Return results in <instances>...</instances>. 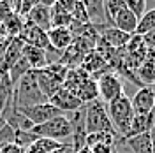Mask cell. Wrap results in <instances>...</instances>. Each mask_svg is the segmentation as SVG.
<instances>
[{
	"instance_id": "35",
	"label": "cell",
	"mask_w": 155,
	"mask_h": 153,
	"mask_svg": "<svg viewBox=\"0 0 155 153\" xmlns=\"http://www.w3.org/2000/svg\"><path fill=\"white\" fill-rule=\"evenodd\" d=\"M76 153H92V151H90V148H87V146H85V148H81V150H79V151H76Z\"/></svg>"
},
{
	"instance_id": "20",
	"label": "cell",
	"mask_w": 155,
	"mask_h": 153,
	"mask_svg": "<svg viewBox=\"0 0 155 153\" xmlns=\"http://www.w3.org/2000/svg\"><path fill=\"white\" fill-rule=\"evenodd\" d=\"M74 95L83 102V104H90L99 99V92H97V81L92 79V77H87L81 85L76 88Z\"/></svg>"
},
{
	"instance_id": "14",
	"label": "cell",
	"mask_w": 155,
	"mask_h": 153,
	"mask_svg": "<svg viewBox=\"0 0 155 153\" xmlns=\"http://www.w3.org/2000/svg\"><path fill=\"white\" fill-rule=\"evenodd\" d=\"M137 83L143 86H153L155 85V53L153 49H148L146 60L134 70Z\"/></svg>"
},
{
	"instance_id": "25",
	"label": "cell",
	"mask_w": 155,
	"mask_h": 153,
	"mask_svg": "<svg viewBox=\"0 0 155 153\" xmlns=\"http://www.w3.org/2000/svg\"><path fill=\"white\" fill-rule=\"evenodd\" d=\"M4 27L7 30V35L9 37H18L19 34H21V30H23V27H25V18H21V16L12 12L11 18L4 23Z\"/></svg>"
},
{
	"instance_id": "4",
	"label": "cell",
	"mask_w": 155,
	"mask_h": 153,
	"mask_svg": "<svg viewBox=\"0 0 155 153\" xmlns=\"http://www.w3.org/2000/svg\"><path fill=\"white\" fill-rule=\"evenodd\" d=\"M67 72H69V69L64 67L60 62L49 63L48 67H44L42 70H35L37 85L46 99H49L55 92H58L64 86V81L67 77Z\"/></svg>"
},
{
	"instance_id": "19",
	"label": "cell",
	"mask_w": 155,
	"mask_h": 153,
	"mask_svg": "<svg viewBox=\"0 0 155 153\" xmlns=\"http://www.w3.org/2000/svg\"><path fill=\"white\" fill-rule=\"evenodd\" d=\"M130 37H132V35L124 34V32H120V30L115 28V27H109V28H106V30L101 32V39L106 42L109 48H113V49L125 48L127 44H129V41H130Z\"/></svg>"
},
{
	"instance_id": "27",
	"label": "cell",
	"mask_w": 155,
	"mask_h": 153,
	"mask_svg": "<svg viewBox=\"0 0 155 153\" xmlns=\"http://www.w3.org/2000/svg\"><path fill=\"white\" fill-rule=\"evenodd\" d=\"M127 9L130 11L137 19L143 18V14L146 12V0H125Z\"/></svg>"
},
{
	"instance_id": "12",
	"label": "cell",
	"mask_w": 155,
	"mask_h": 153,
	"mask_svg": "<svg viewBox=\"0 0 155 153\" xmlns=\"http://www.w3.org/2000/svg\"><path fill=\"white\" fill-rule=\"evenodd\" d=\"M85 7H87V14H88V23L97 32H102V30L111 27L106 18V12H104V2L102 0H87Z\"/></svg>"
},
{
	"instance_id": "21",
	"label": "cell",
	"mask_w": 155,
	"mask_h": 153,
	"mask_svg": "<svg viewBox=\"0 0 155 153\" xmlns=\"http://www.w3.org/2000/svg\"><path fill=\"white\" fill-rule=\"evenodd\" d=\"M124 143L129 146V150L132 153H155L153 150V143H152V137L150 134H139V135H134L130 139H125Z\"/></svg>"
},
{
	"instance_id": "6",
	"label": "cell",
	"mask_w": 155,
	"mask_h": 153,
	"mask_svg": "<svg viewBox=\"0 0 155 153\" xmlns=\"http://www.w3.org/2000/svg\"><path fill=\"white\" fill-rule=\"evenodd\" d=\"M95 81H97L99 100H102L106 106L109 102H113L115 99L124 95V85H122L118 74H115V72H106V74L99 76Z\"/></svg>"
},
{
	"instance_id": "28",
	"label": "cell",
	"mask_w": 155,
	"mask_h": 153,
	"mask_svg": "<svg viewBox=\"0 0 155 153\" xmlns=\"http://www.w3.org/2000/svg\"><path fill=\"white\" fill-rule=\"evenodd\" d=\"M72 21L78 23H88V14H87V7H85V2H74V7H72Z\"/></svg>"
},
{
	"instance_id": "15",
	"label": "cell",
	"mask_w": 155,
	"mask_h": 153,
	"mask_svg": "<svg viewBox=\"0 0 155 153\" xmlns=\"http://www.w3.org/2000/svg\"><path fill=\"white\" fill-rule=\"evenodd\" d=\"M46 34H48L51 48L55 49V51H58V53L65 51L72 44V41H74L72 32L69 28H65V27H51Z\"/></svg>"
},
{
	"instance_id": "10",
	"label": "cell",
	"mask_w": 155,
	"mask_h": 153,
	"mask_svg": "<svg viewBox=\"0 0 155 153\" xmlns=\"http://www.w3.org/2000/svg\"><path fill=\"white\" fill-rule=\"evenodd\" d=\"M134 115H150L155 109V93L152 86H143L130 99Z\"/></svg>"
},
{
	"instance_id": "16",
	"label": "cell",
	"mask_w": 155,
	"mask_h": 153,
	"mask_svg": "<svg viewBox=\"0 0 155 153\" xmlns=\"http://www.w3.org/2000/svg\"><path fill=\"white\" fill-rule=\"evenodd\" d=\"M48 55H49L48 51L34 48V46H27V44L21 49V57L27 60V63L32 70H42L44 67H48L49 65Z\"/></svg>"
},
{
	"instance_id": "23",
	"label": "cell",
	"mask_w": 155,
	"mask_h": 153,
	"mask_svg": "<svg viewBox=\"0 0 155 153\" xmlns=\"http://www.w3.org/2000/svg\"><path fill=\"white\" fill-rule=\"evenodd\" d=\"M116 137L115 134H107V132H95V134H88L87 137V148H94L97 144H113L116 146Z\"/></svg>"
},
{
	"instance_id": "33",
	"label": "cell",
	"mask_w": 155,
	"mask_h": 153,
	"mask_svg": "<svg viewBox=\"0 0 155 153\" xmlns=\"http://www.w3.org/2000/svg\"><path fill=\"white\" fill-rule=\"evenodd\" d=\"M51 153H74L72 151V148H71V144L65 143V144H62L58 150H55V151H51Z\"/></svg>"
},
{
	"instance_id": "13",
	"label": "cell",
	"mask_w": 155,
	"mask_h": 153,
	"mask_svg": "<svg viewBox=\"0 0 155 153\" xmlns=\"http://www.w3.org/2000/svg\"><path fill=\"white\" fill-rule=\"evenodd\" d=\"M51 5H53V2H37L25 19L30 21L32 25L39 27L41 30L48 32L51 28Z\"/></svg>"
},
{
	"instance_id": "1",
	"label": "cell",
	"mask_w": 155,
	"mask_h": 153,
	"mask_svg": "<svg viewBox=\"0 0 155 153\" xmlns=\"http://www.w3.org/2000/svg\"><path fill=\"white\" fill-rule=\"evenodd\" d=\"M12 102L18 109H27L32 106L44 104L48 102V99L41 92L37 85V77L35 70H30L14 85V93H12Z\"/></svg>"
},
{
	"instance_id": "3",
	"label": "cell",
	"mask_w": 155,
	"mask_h": 153,
	"mask_svg": "<svg viewBox=\"0 0 155 153\" xmlns=\"http://www.w3.org/2000/svg\"><path fill=\"white\" fill-rule=\"evenodd\" d=\"M107 115L109 120L113 123V129L116 130V134L120 139H124L130 127V122L134 118V111H132V104H130V99L124 93L122 97L115 99L113 102L107 104Z\"/></svg>"
},
{
	"instance_id": "34",
	"label": "cell",
	"mask_w": 155,
	"mask_h": 153,
	"mask_svg": "<svg viewBox=\"0 0 155 153\" xmlns=\"http://www.w3.org/2000/svg\"><path fill=\"white\" fill-rule=\"evenodd\" d=\"M7 37H9V35H7V30H5V27H4V23H0V42L5 41Z\"/></svg>"
},
{
	"instance_id": "18",
	"label": "cell",
	"mask_w": 155,
	"mask_h": 153,
	"mask_svg": "<svg viewBox=\"0 0 155 153\" xmlns=\"http://www.w3.org/2000/svg\"><path fill=\"white\" fill-rule=\"evenodd\" d=\"M137 21H139V19L127 9V4H125V7L120 11V12L116 14V18L113 19V27L118 28L120 32H124V34L134 35L136 30H137Z\"/></svg>"
},
{
	"instance_id": "26",
	"label": "cell",
	"mask_w": 155,
	"mask_h": 153,
	"mask_svg": "<svg viewBox=\"0 0 155 153\" xmlns=\"http://www.w3.org/2000/svg\"><path fill=\"white\" fill-rule=\"evenodd\" d=\"M104 2V12L106 18L109 21V25L113 27V19L116 18V14L125 7V0H102Z\"/></svg>"
},
{
	"instance_id": "32",
	"label": "cell",
	"mask_w": 155,
	"mask_h": 153,
	"mask_svg": "<svg viewBox=\"0 0 155 153\" xmlns=\"http://www.w3.org/2000/svg\"><path fill=\"white\" fill-rule=\"evenodd\" d=\"M0 153H25V150L19 148L18 144H5L0 146Z\"/></svg>"
},
{
	"instance_id": "9",
	"label": "cell",
	"mask_w": 155,
	"mask_h": 153,
	"mask_svg": "<svg viewBox=\"0 0 155 153\" xmlns=\"http://www.w3.org/2000/svg\"><path fill=\"white\" fill-rule=\"evenodd\" d=\"M48 102L51 106H55L58 111H62L64 115H69V113H74V111H78V109H81L83 107V102L78 99L72 92H69V90H65L64 86L58 90V92H55L53 95L48 99Z\"/></svg>"
},
{
	"instance_id": "2",
	"label": "cell",
	"mask_w": 155,
	"mask_h": 153,
	"mask_svg": "<svg viewBox=\"0 0 155 153\" xmlns=\"http://www.w3.org/2000/svg\"><path fill=\"white\" fill-rule=\"evenodd\" d=\"M85 125H87L88 134H95V132H107V134H116L113 129V123L107 115V106L102 100H94L90 104H85Z\"/></svg>"
},
{
	"instance_id": "7",
	"label": "cell",
	"mask_w": 155,
	"mask_h": 153,
	"mask_svg": "<svg viewBox=\"0 0 155 153\" xmlns=\"http://www.w3.org/2000/svg\"><path fill=\"white\" fill-rule=\"evenodd\" d=\"M18 37L21 39L23 44H27V46H34V48L44 49V51H48V53H58V51H55V49L51 48L48 34H46L44 30H41L39 27L32 25L27 19H25V27H23V30H21V34H19Z\"/></svg>"
},
{
	"instance_id": "24",
	"label": "cell",
	"mask_w": 155,
	"mask_h": 153,
	"mask_svg": "<svg viewBox=\"0 0 155 153\" xmlns=\"http://www.w3.org/2000/svg\"><path fill=\"white\" fill-rule=\"evenodd\" d=\"M155 28V7L150 11H146L143 14V18L137 21V30H136V35H145L150 30Z\"/></svg>"
},
{
	"instance_id": "8",
	"label": "cell",
	"mask_w": 155,
	"mask_h": 153,
	"mask_svg": "<svg viewBox=\"0 0 155 153\" xmlns=\"http://www.w3.org/2000/svg\"><path fill=\"white\" fill-rule=\"evenodd\" d=\"M23 115L28 118L34 127L37 125H42L53 120V118H58V116H65L62 111H58L55 106H51L49 102H44V104H37V106H32V107H27V109H19Z\"/></svg>"
},
{
	"instance_id": "5",
	"label": "cell",
	"mask_w": 155,
	"mask_h": 153,
	"mask_svg": "<svg viewBox=\"0 0 155 153\" xmlns=\"http://www.w3.org/2000/svg\"><path fill=\"white\" fill-rule=\"evenodd\" d=\"M32 132H34V135L42 137V139L64 143V139H69L72 135V127H71V122L67 120V116H58V118H53L46 123L34 127Z\"/></svg>"
},
{
	"instance_id": "17",
	"label": "cell",
	"mask_w": 155,
	"mask_h": 153,
	"mask_svg": "<svg viewBox=\"0 0 155 153\" xmlns=\"http://www.w3.org/2000/svg\"><path fill=\"white\" fill-rule=\"evenodd\" d=\"M153 118H155V109H153V113H150V115H134L132 122H130V127H129L125 137H124L122 141L130 139V137H134V135L150 132V127L153 123Z\"/></svg>"
},
{
	"instance_id": "11",
	"label": "cell",
	"mask_w": 155,
	"mask_h": 153,
	"mask_svg": "<svg viewBox=\"0 0 155 153\" xmlns=\"http://www.w3.org/2000/svg\"><path fill=\"white\" fill-rule=\"evenodd\" d=\"M72 7L74 0H57L51 5V27H65L72 23Z\"/></svg>"
},
{
	"instance_id": "31",
	"label": "cell",
	"mask_w": 155,
	"mask_h": 153,
	"mask_svg": "<svg viewBox=\"0 0 155 153\" xmlns=\"http://www.w3.org/2000/svg\"><path fill=\"white\" fill-rule=\"evenodd\" d=\"M143 42H145V46L148 49H153L155 48V28L150 30L148 34H145V35H143Z\"/></svg>"
},
{
	"instance_id": "30",
	"label": "cell",
	"mask_w": 155,
	"mask_h": 153,
	"mask_svg": "<svg viewBox=\"0 0 155 153\" xmlns=\"http://www.w3.org/2000/svg\"><path fill=\"white\" fill-rule=\"evenodd\" d=\"M92 153H116L113 144H97L94 148H90Z\"/></svg>"
},
{
	"instance_id": "22",
	"label": "cell",
	"mask_w": 155,
	"mask_h": 153,
	"mask_svg": "<svg viewBox=\"0 0 155 153\" xmlns=\"http://www.w3.org/2000/svg\"><path fill=\"white\" fill-rule=\"evenodd\" d=\"M14 93V85L9 77V72H0V111L11 102Z\"/></svg>"
},
{
	"instance_id": "29",
	"label": "cell",
	"mask_w": 155,
	"mask_h": 153,
	"mask_svg": "<svg viewBox=\"0 0 155 153\" xmlns=\"http://www.w3.org/2000/svg\"><path fill=\"white\" fill-rule=\"evenodd\" d=\"M11 14H12V11H11V4L9 2L0 0V23H5V21L11 18Z\"/></svg>"
}]
</instances>
